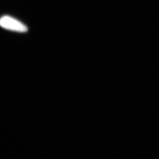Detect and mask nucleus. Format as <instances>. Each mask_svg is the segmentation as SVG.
Returning <instances> with one entry per match:
<instances>
[{"label": "nucleus", "instance_id": "nucleus-1", "mask_svg": "<svg viewBox=\"0 0 159 159\" xmlns=\"http://www.w3.org/2000/svg\"><path fill=\"white\" fill-rule=\"evenodd\" d=\"M0 25L3 29L12 32L25 33L28 28L21 21L9 16H3L0 20Z\"/></svg>", "mask_w": 159, "mask_h": 159}]
</instances>
